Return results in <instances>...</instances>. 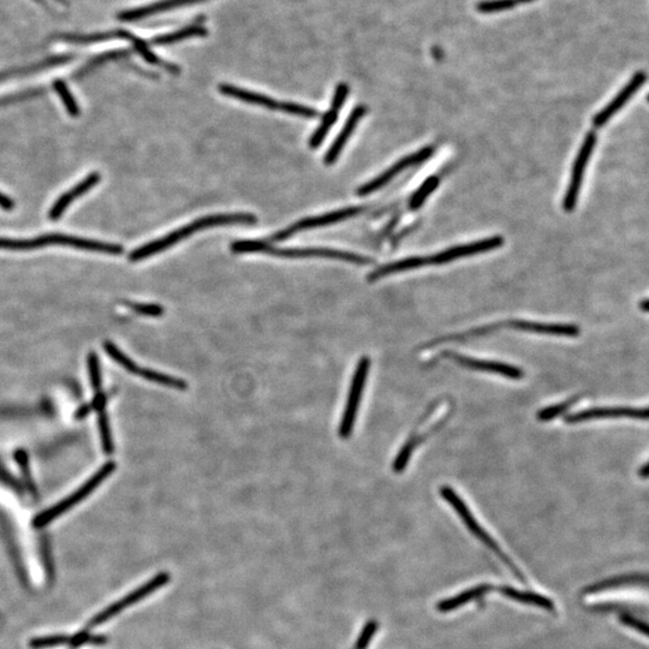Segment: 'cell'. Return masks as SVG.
Instances as JSON below:
<instances>
[{"label":"cell","mask_w":649,"mask_h":649,"mask_svg":"<svg viewBox=\"0 0 649 649\" xmlns=\"http://www.w3.org/2000/svg\"><path fill=\"white\" fill-rule=\"evenodd\" d=\"M258 222V218L250 213H231V214H215L210 217H203L191 222L189 225L183 226L181 229L176 230L174 232L167 235L165 237L159 238L151 243H147L145 246L134 250L129 256L131 261H140L143 259L149 258L154 254L160 253L162 250L171 248L176 243L191 237V235L194 234L196 231L201 230L210 229L215 226L232 225V224H255Z\"/></svg>","instance_id":"6da1fadb"},{"label":"cell","mask_w":649,"mask_h":649,"mask_svg":"<svg viewBox=\"0 0 649 649\" xmlns=\"http://www.w3.org/2000/svg\"><path fill=\"white\" fill-rule=\"evenodd\" d=\"M231 250L234 253H266L273 256L288 259H307V258H324L334 259V260H341V261L353 262L356 265L366 266L372 264V259L366 258L359 254L349 253L343 250L329 249V248H295V249H278L276 247L271 246L269 243L264 241H253V239H247V241L234 242L231 244Z\"/></svg>","instance_id":"7a4b0ae2"},{"label":"cell","mask_w":649,"mask_h":649,"mask_svg":"<svg viewBox=\"0 0 649 649\" xmlns=\"http://www.w3.org/2000/svg\"><path fill=\"white\" fill-rule=\"evenodd\" d=\"M65 246L76 249L89 250L98 253L119 255L124 252L123 247L105 242L93 241L86 238L75 237L69 235L48 234L40 236L35 239H11L0 238V249L5 250H32L39 249L47 246Z\"/></svg>","instance_id":"3957f363"},{"label":"cell","mask_w":649,"mask_h":649,"mask_svg":"<svg viewBox=\"0 0 649 649\" xmlns=\"http://www.w3.org/2000/svg\"><path fill=\"white\" fill-rule=\"evenodd\" d=\"M440 495L453 507V510L458 514L465 526L471 531V534L475 535L476 538H479L483 545H486L492 552H495L499 558L503 560L504 564H507V568L512 571V574L515 575L516 577L519 578V581L526 583V577L523 576L519 568L512 563V560L507 557V554L504 553L503 550L498 546V543H495V540L491 538V535L488 534L482 526H480V523L476 521L474 515L471 514V511L469 510L467 504L464 503L463 500L452 490L451 487H441Z\"/></svg>","instance_id":"277c9868"},{"label":"cell","mask_w":649,"mask_h":649,"mask_svg":"<svg viewBox=\"0 0 649 649\" xmlns=\"http://www.w3.org/2000/svg\"><path fill=\"white\" fill-rule=\"evenodd\" d=\"M115 469V464L113 462H108V463L105 464L101 469L96 471L94 475L91 476V479L88 480L87 482L84 483V486L79 487V490L74 492L70 497H67V499H64L55 507L36 516L34 521H33L34 526L36 528H41V526H46L48 523L52 522L53 519H58L60 515H63L64 512L70 510L72 507H75L76 504L87 498L88 495H91V492L94 491L100 483L103 482L108 476L111 475Z\"/></svg>","instance_id":"5b68a950"},{"label":"cell","mask_w":649,"mask_h":649,"mask_svg":"<svg viewBox=\"0 0 649 649\" xmlns=\"http://www.w3.org/2000/svg\"><path fill=\"white\" fill-rule=\"evenodd\" d=\"M369 367H371V361L368 357L363 356L360 359L357 363L355 374H354L353 383L350 385V391H349L348 400L345 404L344 414L342 416L341 424H339V436L342 439H348L349 436L353 434L354 426L356 421L357 412L360 407L361 398L363 395L364 386L368 376Z\"/></svg>","instance_id":"8992f818"},{"label":"cell","mask_w":649,"mask_h":649,"mask_svg":"<svg viewBox=\"0 0 649 649\" xmlns=\"http://www.w3.org/2000/svg\"><path fill=\"white\" fill-rule=\"evenodd\" d=\"M597 145V135L589 132L587 135L586 140L578 152L577 158L575 160L572 174H571L570 183L566 191L564 198V210L566 212H572L577 203L578 194L582 186L583 176L586 172L587 165L589 162L590 155L593 154L594 147Z\"/></svg>","instance_id":"52a82bcc"},{"label":"cell","mask_w":649,"mask_h":649,"mask_svg":"<svg viewBox=\"0 0 649 649\" xmlns=\"http://www.w3.org/2000/svg\"><path fill=\"white\" fill-rule=\"evenodd\" d=\"M362 210H363L362 207H348L345 210L329 212V213L322 214V215L314 217V218L302 219L300 222H297L296 224H293V225L281 230L277 234L273 235L271 239L273 242L286 241V239L291 237L296 232H300V231L317 229V227H321V226L329 225V224L342 222L345 219L353 218L357 214H360Z\"/></svg>","instance_id":"ba28073f"},{"label":"cell","mask_w":649,"mask_h":649,"mask_svg":"<svg viewBox=\"0 0 649 649\" xmlns=\"http://www.w3.org/2000/svg\"><path fill=\"white\" fill-rule=\"evenodd\" d=\"M503 237L495 236V237L487 238L481 241L471 242V243L462 244V246L452 247L440 253L434 254L429 258V264L431 265H444L446 262L455 261L459 259L469 258L476 254L498 249L500 247H503Z\"/></svg>","instance_id":"9c48e42d"},{"label":"cell","mask_w":649,"mask_h":649,"mask_svg":"<svg viewBox=\"0 0 649 649\" xmlns=\"http://www.w3.org/2000/svg\"><path fill=\"white\" fill-rule=\"evenodd\" d=\"M433 153H434V148H433V147H424V149H421L420 152H416L414 154L405 157V158L402 159L400 162H397L395 165H392L390 169L385 171L384 174L378 176L376 179H373V181L367 183V184L360 186V188L357 189V194L360 195V196H366V195L372 194L374 191H379L380 188L386 186L391 179H395L397 174L403 172V171L405 170V169H408V167H414V165H417V164H422V162L431 158Z\"/></svg>","instance_id":"30bf717a"},{"label":"cell","mask_w":649,"mask_h":649,"mask_svg":"<svg viewBox=\"0 0 649 649\" xmlns=\"http://www.w3.org/2000/svg\"><path fill=\"white\" fill-rule=\"evenodd\" d=\"M629 417L635 420H647L648 409L629 408V407H614V408L587 409L583 412L566 415V424H575L587 422V421L599 420V419H618Z\"/></svg>","instance_id":"8fae6325"},{"label":"cell","mask_w":649,"mask_h":649,"mask_svg":"<svg viewBox=\"0 0 649 649\" xmlns=\"http://www.w3.org/2000/svg\"><path fill=\"white\" fill-rule=\"evenodd\" d=\"M169 581H170V575L167 574V572H162V574L157 575L154 578H152L151 581H148L145 586L141 587L137 590H135L134 593L125 597L118 604H115L111 607H108L103 614H100L94 619L93 626H99L103 621H106L108 618L113 617L124 609H127L129 606L134 605L140 600H142L143 598H146L149 594L153 593L154 590L165 586L167 583H169Z\"/></svg>","instance_id":"7c38bea8"},{"label":"cell","mask_w":649,"mask_h":649,"mask_svg":"<svg viewBox=\"0 0 649 649\" xmlns=\"http://www.w3.org/2000/svg\"><path fill=\"white\" fill-rule=\"evenodd\" d=\"M645 79L647 76L645 72H636L633 79H630L629 84L614 96V99L605 108H602V111L594 117V125L597 128L604 127L621 108L626 106V103L635 96V93L645 84Z\"/></svg>","instance_id":"4fadbf2b"},{"label":"cell","mask_w":649,"mask_h":649,"mask_svg":"<svg viewBox=\"0 0 649 649\" xmlns=\"http://www.w3.org/2000/svg\"><path fill=\"white\" fill-rule=\"evenodd\" d=\"M446 356L451 357L452 360L461 364V366H463L465 368L507 376V378L512 379V380H519L524 376L522 369H519V367H515V366H511V364L495 362V361L479 360V359L457 355L455 353L446 354Z\"/></svg>","instance_id":"5bb4252c"},{"label":"cell","mask_w":649,"mask_h":649,"mask_svg":"<svg viewBox=\"0 0 649 649\" xmlns=\"http://www.w3.org/2000/svg\"><path fill=\"white\" fill-rule=\"evenodd\" d=\"M348 94V84H338V87L336 88V91H334V96H333L332 103H331L329 111L326 112V115H324V118L321 120L320 125L317 127V130H315V132L312 135V137L309 140V147H310V148L315 149V148H317V147L320 146L321 143H322L324 137H326V135L329 134V129L336 123L339 110H341L343 105H344Z\"/></svg>","instance_id":"9a60e30c"},{"label":"cell","mask_w":649,"mask_h":649,"mask_svg":"<svg viewBox=\"0 0 649 649\" xmlns=\"http://www.w3.org/2000/svg\"><path fill=\"white\" fill-rule=\"evenodd\" d=\"M507 326L511 329L526 331V332L538 333V334H548V336L558 337H577L580 329L575 324H540L526 320H512L507 322Z\"/></svg>","instance_id":"2e32d148"},{"label":"cell","mask_w":649,"mask_h":649,"mask_svg":"<svg viewBox=\"0 0 649 649\" xmlns=\"http://www.w3.org/2000/svg\"><path fill=\"white\" fill-rule=\"evenodd\" d=\"M366 112H367L366 106H357L354 108V111L349 115L348 120H346V123L344 124V127H343L341 132L337 136V139L334 140V142L331 145L329 151H327V153L324 155V164H326V165H332V164L337 162V159H338L342 151H343V148H344L345 145L348 142V140L350 139V136L353 135L354 130L356 129L357 124H359L361 119L363 118Z\"/></svg>","instance_id":"e0dca14e"},{"label":"cell","mask_w":649,"mask_h":649,"mask_svg":"<svg viewBox=\"0 0 649 649\" xmlns=\"http://www.w3.org/2000/svg\"><path fill=\"white\" fill-rule=\"evenodd\" d=\"M99 182L100 174H98V172H93V174H88L87 177H86L82 182L76 184L72 189L67 191L65 194L62 195V196L57 200L56 203H55V205L52 206L51 210H50L48 218L51 219V220H58L72 202L75 201L76 198L82 196V195L86 194L87 191H91V188L96 186Z\"/></svg>","instance_id":"ac0fdd59"},{"label":"cell","mask_w":649,"mask_h":649,"mask_svg":"<svg viewBox=\"0 0 649 649\" xmlns=\"http://www.w3.org/2000/svg\"><path fill=\"white\" fill-rule=\"evenodd\" d=\"M219 91L222 93V96L241 100L243 103L266 107L269 110L281 111V106H283V103L278 101V100L272 99L269 96H262L259 93H254V91H248V89L231 86V84H220L219 86Z\"/></svg>","instance_id":"d6986e66"},{"label":"cell","mask_w":649,"mask_h":649,"mask_svg":"<svg viewBox=\"0 0 649 649\" xmlns=\"http://www.w3.org/2000/svg\"><path fill=\"white\" fill-rule=\"evenodd\" d=\"M200 1H203V0H162V1H159V3L148 5V6H145V8L134 9V10H128V11L120 12L118 15V20L125 21V22L142 20V18L155 15V13H158V12L183 8V6H186V5L195 4V3H200Z\"/></svg>","instance_id":"ffe728a7"},{"label":"cell","mask_w":649,"mask_h":649,"mask_svg":"<svg viewBox=\"0 0 649 649\" xmlns=\"http://www.w3.org/2000/svg\"><path fill=\"white\" fill-rule=\"evenodd\" d=\"M495 589V586L485 585V583L480 585V586L473 587L470 589L464 590L462 593H459L458 595H455L452 598L444 599L439 604H436V610L441 612V614L452 612V611L457 610L462 606L467 605V604L475 600V599L481 598L485 594L491 593L492 590Z\"/></svg>","instance_id":"44dd1931"},{"label":"cell","mask_w":649,"mask_h":649,"mask_svg":"<svg viewBox=\"0 0 649 649\" xmlns=\"http://www.w3.org/2000/svg\"><path fill=\"white\" fill-rule=\"evenodd\" d=\"M429 265H431L429 264V258L412 256V258L403 259V260H398V261L391 262V264H386V265L381 266V267H378V269L373 271L372 273L369 274L367 279H368V281H376L381 279V278L391 276V274L404 272V271H410V269H422V267Z\"/></svg>","instance_id":"7402d4cb"},{"label":"cell","mask_w":649,"mask_h":649,"mask_svg":"<svg viewBox=\"0 0 649 649\" xmlns=\"http://www.w3.org/2000/svg\"><path fill=\"white\" fill-rule=\"evenodd\" d=\"M497 590L502 595L507 597V599L514 600V602L540 607V609L547 610L548 612H554L555 611L554 602L550 598H546L541 594L534 593V592H523V590L516 589V588H512L510 586L499 587Z\"/></svg>","instance_id":"603a6c76"},{"label":"cell","mask_w":649,"mask_h":649,"mask_svg":"<svg viewBox=\"0 0 649 649\" xmlns=\"http://www.w3.org/2000/svg\"><path fill=\"white\" fill-rule=\"evenodd\" d=\"M647 582H648V580H647L645 575H623V576L607 578V580L602 581V582L594 583L592 586L587 587L583 592H585V594L602 593L605 590L616 589V588H621V587L640 586V585H643L645 587L647 586Z\"/></svg>","instance_id":"cb8c5ba5"},{"label":"cell","mask_w":649,"mask_h":649,"mask_svg":"<svg viewBox=\"0 0 649 649\" xmlns=\"http://www.w3.org/2000/svg\"><path fill=\"white\" fill-rule=\"evenodd\" d=\"M131 374L141 376L143 379H146L147 381H151V383H154V384L162 385V386H167V388H176V390H179V391H184V390L188 388V384H186V381L183 380V379L167 376V374H164V373L155 372L153 369L141 368L137 364H136V367H135L134 371L131 372Z\"/></svg>","instance_id":"d4e9b609"},{"label":"cell","mask_w":649,"mask_h":649,"mask_svg":"<svg viewBox=\"0 0 649 649\" xmlns=\"http://www.w3.org/2000/svg\"><path fill=\"white\" fill-rule=\"evenodd\" d=\"M131 36H132V34L125 32V30H115V32L96 33V34H89V35L67 34V35L60 36V39L67 41V43H72V44L89 45L96 44V43L105 41V40L115 39V38L130 40Z\"/></svg>","instance_id":"484cf974"},{"label":"cell","mask_w":649,"mask_h":649,"mask_svg":"<svg viewBox=\"0 0 649 649\" xmlns=\"http://www.w3.org/2000/svg\"><path fill=\"white\" fill-rule=\"evenodd\" d=\"M206 35L207 30L205 27H202L200 24H194V26H189V27L182 28L181 30H177V32L171 33V34L157 36V38L152 40V44L165 46V45L174 44V43L181 41V40L189 39V38H195V36H201L202 38V36Z\"/></svg>","instance_id":"4316f807"},{"label":"cell","mask_w":649,"mask_h":649,"mask_svg":"<svg viewBox=\"0 0 649 649\" xmlns=\"http://www.w3.org/2000/svg\"><path fill=\"white\" fill-rule=\"evenodd\" d=\"M53 87L56 89L57 94L60 96V99L63 101L64 106L67 108V113L72 115V117H77L79 115V107L76 103V99L72 96L69 88H67V84L64 81H60V79H57L56 82L53 84Z\"/></svg>","instance_id":"83f0119b"},{"label":"cell","mask_w":649,"mask_h":649,"mask_svg":"<svg viewBox=\"0 0 649 649\" xmlns=\"http://www.w3.org/2000/svg\"><path fill=\"white\" fill-rule=\"evenodd\" d=\"M438 184H439V179H436V177H431V179H427V181L415 191V194L412 195V201H410L412 210H419V208L424 205V202L427 200L428 196H429L433 191H436Z\"/></svg>","instance_id":"f1b7e54d"},{"label":"cell","mask_w":649,"mask_h":649,"mask_svg":"<svg viewBox=\"0 0 649 649\" xmlns=\"http://www.w3.org/2000/svg\"><path fill=\"white\" fill-rule=\"evenodd\" d=\"M98 424H99L100 436H101L103 452L107 453V455H111V453H113V441H112L110 422H108V419H107V414L105 412V409L99 410Z\"/></svg>","instance_id":"f546056e"},{"label":"cell","mask_w":649,"mask_h":649,"mask_svg":"<svg viewBox=\"0 0 649 649\" xmlns=\"http://www.w3.org/2000/svg\"><path fill=\"white\" fill-rule=\"evenodd\" d=\"M15 458H16L17 464L20 465L21 473L23 476L24 485L28 488V491L32 495H36L35 483L33 481L27 452L23 451V450H17L16 453H15Z\"/></svg>","instance_id":"4dcf8cb0"},{"label":"cell","mask_w":649,"mask_h":649,"mask_svg":"<svg viewBox=\"0 0 649 649\" xmlns=\"http://www.w3.org/2000/svg\"><path fill=\"white\" fill-rule=\"evenodd\" d=\"M517 6L516 0H483L478 4V11L482 13H495V12L507 11Z\"/></svg>","instance_id":"1f68e13d"},{"label":"cell","mask_w":649,"mask_h":649,"mask_svg":"<svg viewBox=\"0 0 649 649\" xmlns=\"http://www.w3.org/2000/svg\"><path fill=\"white\" fill-rule=\"evenodd\" d=\"M416 444H417V439H416V438H412V439L408 440V441L405 443L403 448L400 450V453H398L396 459H395V462H393V470H395V473H402V471L405 469L407 464H408L409 461H410L412 451H414V448H416Z\"/></svg>","instance_id":"d6a6232c"},{"label":"cell","mask_w":649,"mask_h":649,"mask_svg":"<svg viewBox=\"0 0 649 649\" xmlns=\"http://www.w3.org/2000/svg\"><path fill=\"white\" fill-rule=\"evenodd\" d=\"M378 628H379V624H378V621L376 619H371V621H367L360 635H359V638H357L354 649L368 648L369 643L372 641V638H374Z\"/></svg>","instance_id":"836d02e7"},{"label":"cell","mask_w":649,"mask_h":649,"mask_svg":"<svg viewBox=\"0 0 649 649\" xmlns=\"http://www.w3.org/2000/svg\"><path fill=\"white\" fill-rule=\"evenodd\" d=\"M281 112H286V113H289V115H298V117H303V118H315V117H317V115H319L317 110H314L312 107L303 106V105H300V103H289V101L283 103Z\"/></svg>","instance_id":"e575fe53"},{"label":"cell","mask_w":649,"mask_h":649,"mask_svg":"<svg viewBox=\"0 0 649 649\" xmlns=\"http://www.w3.org/2000/svg\"><path fill=\"white\" fill-rule=\"evenodd\" d=\"M87 363L91 386L96 391H100V388H101V372H100L99 357L96 354H89Z\"/></svg>","instance_id":"d590c367"},{"label":"cell","mask_w":649,"mask_h":649,"mask_svg":"<svg viewBox=\"0 0 649 649\" xmlns=\"http://www.w3.org/2000/svg\"><path fill=\"white\" fill-rule=\"evenodd\" d=\"M124 305L132 309L134 312L146 317H158L164 314V308L159 305H146V303H136V302H124Z\"/></svg>","instance_id":"8d00e7d4"},{"label":"cell","mask_w":649,"mask_h":649,"mask_svg":"<svg viewBox=\"0 0 649 649\" xmlns=\"http://www.w3.org/2000/svg\"><path fill=\"white\" fill-rule=\"evenodd\" d=\"M575 402H576V400H570L565 402V403L557 404V405H552V407H548V408L543 409V410L538 414V421L547 422V421L552 420L554 417H557V416L565 412L566 409L569 408L571 404H574Z\"/></svg>","instance_id":"74e56055"},{"label":"cell","mask_w":649,"mask_h":649,"mask_svg":"<svg viewBox=\"0 0 649 649\" xmlns=\"http://www.w3.org/2000/svg\"><path fill=\"white\" fill-rule=\"evenodd\" d=\"M619 621H621V624L628 626V628H631V629L636 630L638 633H641L642 635L647 636L648 635V626L645 624V621H642L641 619L638 618L633 617V614H621L619 616Z\"/></svg>","instance_id":"f35d334b"},{"label":"cell","mask_w":649,"mask_h":649,"mask_svg":"<svg viewBox=\"0 0 649 649\" xmlns=\"http://www.w3.org/2000/svg\"><path fill=\"white\" fill-rule=\"evenodd\" d=\"M67 642V638L58 636V638H39L32 642L33 647L35 648H43V647H52V645H63Z\"/></svg>","instance_id":"ab89813d"},{"label":"cell","mask_w":649,"mask_h":649,"mask_svg":"<svg viewBox=\"0 0 649 649\" xmlns=\"http://www.w3.org/2000/svg\"><path fill=\"white\" fill-rule=\"evenodd\" d=\"M0 207L5 210H11L13 208V201L6 195L0 193Z\"/></svg>","instance_id":"60d3db41"},{"label":"cell","mask_w":649,"mask_h":649,"mask_svg":"<svg viewBox=\"0 0 649 649\" xmlns=\"http://www.w3.org/2000/svg\"><path fill=\"white\" fill-rule=\"evenodd\" d=\"M91 410H93V409H91V404L84 405V407H81V408L77 410V412H76V417H77L79 420V419H84V417H86Z\"/></svg>","instance_id":"b9f144b4"},{"label":"cell","mask_w":649,"mask_h":649,"mask_svg":"<svg viewBox=\"0 0 649 649\" xmlns=\"http://www.w3.org/2000/svg\"><path fill=\"white\" fill-rule=\"evenodd\" d=\"M638 474H640V476H641L642 479H647V476H648V464H643V465H642L641 470L638 471Z\"/></svg>","instance_id":"7bdbcfd3"},{"label":"cell","mask_w":649,"mask_h":649,"mask_svg":"<svg viewBox=\"0 0 649 649\" xmlns=\"http://www.w3.org/2000/svg\"><path fill=\"white\" fill-rule=\"evenodd\" d=\"M642 309H643V312H648V301L647 300H643V302H642Z\"/></svg>","instance_id":"ee69618b"},{"label":"cell","mask_w":649,"mask_h":649,"mask_svg":"<svg viewBox=\"0 0 649 649\" xmlns=\"http://www.w3.org/2000/svg\"><path fill=\"white\" fill-rule=\"evenodd\" d=\"M516 1H517V4H526V3H531L534 0H516Z\"/></svg>","instance_id":"f6af8a7d"},{"label":"cell","mask_w":649,"mask_h":649,"mask_svg":"<svg viewBox=\"0 0 649 649\" xmlns=\"http://www.w3.org/2000/svg\"><path fill=\"white\" fill-rule=\"evenodd\" d=\"M36 1L40 3V4L46 5V1H45V0H36Z\"/></svg>","instance_id":"bcb514c9"}]
</instances>
